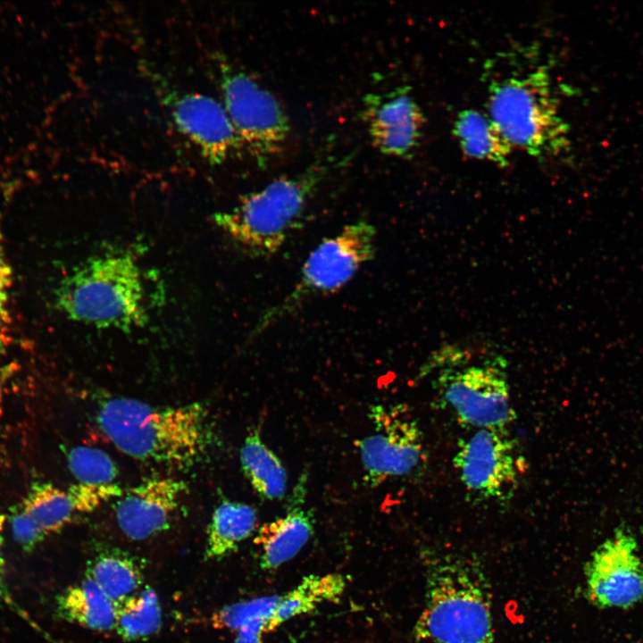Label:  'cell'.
<instances>
[{
	"mask_svg": "<svg viewBox=\"0 0 643 643\" xmlns=\"http://www.w3.org/2000/svg\"><path fill=\"white\" fill-rule=\"evenodd\" d=\"M96 422L117 449L145 462L186 467L207 445V411L200 403L160 407L112 397L101 403Z\"/></svg>",
	"mask_w": 643,
	"mask_h": 643,
	"instance_id": "1",
	"label": "cell"
},
{
	"mask_svg": "<svg viewBox=\"0 0 643 643\" xmlns=\"http://www.w3.org/2000/svg\"><path fill=\"white\" fill-rule=\"evenodd\" d=\"M423 609L414 625L422 643H496L490 588L477 560L436 553L425 562Z\"/></svg>",
	"mask_w": 643,
	"mask_h": 643,
	"instance_id": "2",
	"label": "cell"
},
{
	"mask_svg": "<svg viewBox=\"0 0 643 643\" xmlns=\"http://www.w3.org/2000/svg\"><path fill=\"white\" fill-rule=\"evenodd\" d=\"M54 301L68 319L101 329L129 331L148 320L143 274L128 253L89 258L59 282Z\"/></svg>",
	"mask_w": 643,
	"mask_h": 643,
	"instance_id": "3",
	"label": "cell"
},
{
	"mask_svg": "<svg viewBox=\"0 0 643 643\" xmlns=\"http://www.w3.org/2000/svg\"><path fill=\"white\" fill-rule=\"evenodd\" d=\"M487 100V114L512 146L543 159L568 146V128L546 66L512 70L491 79Z\"/></svg>",
	"mask_w": 643,
	"mask_h": 643,
	"instance_id": "4",
	"label": "cell"
},
{
	"mask_svg": "<svg viewBox=\"0 0 643 643\" xmlns=\"http://www.w3.org/2000/svg\"><path fill=\"white\" fill-rule=\"evenodd\" d=\"M325 170L312 166L294 176L278 178L244 196L232 209L213 221L238 246L255 256L275 254L300 220Z\"/></svg>",
	"mask_w": 643,
	"mask_h": 643,
	"instance_id": "5",
	"label": "cell"
},
{
	"mask_svg": "<svg viewBox=\"0 0 643 643\" xmlns=\"http://www.w3.org/2000/svg\"><path fill=\"white\" fill-rule=\"evenodd\" d=\"M376 230L365 221L346 225L338 233L321 242L306 258L293 289L262 314L251 336L299 308L307 299L338 291L352 280L376 249Z\"/></svg>",
	"mask_w": 643,
	"mask_h": 643,
	"instance_id": "6",
	"label": "cell"
},
{
	"mask_svg": "<svg viewBox=\"0 0 643 643\" xmlns=\"http://www.w3.org/2000/svg\"><path fill=\"white\" fill-rule=\"evenodd\" d=\"M217 80L223 106L240 144L259 165L277 155L289 134V121L269 90L227 62H217Z\"/></svg>",
	"mask_w": 643,
	"mask_h": 643,
	"instance_id": "7",
	"label": "cell"
},
{
	"mask_svg": "<svg viewBox=\"0 0 643 643\" xmlns=\"http://www.w3.org/2000/svg\"><path fill=\"white\" fill-rule=\"evenodd\" d=\"M369 416L373 433L358 440L364 481L375 487L390 478L413 472L423 457V442L417 423L399 407L373 405Z\"/></svg>",
	"mask_w": 643,
	"mask_h": 643,
	"instance_id": "8",
	"label": "cell"
},
{
	"mask_svg": "<svg viewBox=\"0 0 643 643\" xmlns=\"http://www.w3.org/2000/svg\"><path fill=\"white\" fill-rule=\"evenodd\" d=\"M438 383L445 401L466 425L504 429L514 418L506 376L493 364L447 369Z\"/></svg>",
	"mask_w": 643,
	"mask_h": 643,
	"instance_id": "9",
	"label": "cell"
},
{
	"mask_svg": "<svg viewBox=\"0 0 643 643\" xmlns=\"http://www.w3.org/2000/svg\"><path fill=\"white\" fill-rule=\"evenodd\" d=\"M588 599L601 608H624L643 597V559L633 536L623 530L602 543L585 569Z\"/></svg>",
	"mask_w": 643,
	"mask_h": 643,
	"instance_id": "10",
	"label": "cell"
},
{
	"mask_svg": "<svg viewBox=\"0 0 643 643\" xmlns=\"http://www.w3.org/2000/svg\"><path fill=\"white\" fill-rule=\"evenodd\" d=\"M454 465L465 489L483 499L513 492L519 464L512 440L502 429H483L460 443Z\"/></svg>",
	"mask_w": 643,
	"mask_h": 643,
	"instance_id": "11",
	"label": "cell"
},
{
	"mask_svg": "<svg viewBox=\"0 0 643 643\" xmlns=\"http://www.w3.org/2000/svg\"><path fill=\"white\" fill-rule=\"evenodd\" d=\"M164 100L177 129L210 164H221L241 145L223 104L213 97L171 93Z\"/></svg>",
	"mask_w": 643,
	"mask_h": 643,
	"instance_id": "12",
	"label": "cell"
},
{
	"mask_svg": "<svg viewBox=\"0 0 643 643\" xmlns=\"http://www.w3.org/2000/svg\"><path fill=\"white\" fill-rule=\"evenodd\" d=\"M364 113L372 142L380 153L408 157L419 146L425 118L407 88L370 95Z\"/></svg>",
	"mask_w": 643,
	"mask_h": 643,
	"instance_id": "13",
	"label": "cell"
},
{
	"mask_svg": "<svg viewBox=\"0 0 643 643\" xmlns=\"http://www.w3.org/2000/svg\"><path fill=\"white\" fill-rule=\"evenodd\" d=\"M185 491L183 481L158 477L122 492L115 505L120 530L132 540H144L161 532L168 526Z\"/></svg>",
	"mask_w": 643,
	"mask_h": 643,
	"instance_id": "14",
	"label": "cell"
},
{
	"mask_svg": "<svg viewBox=\"0 0 643 643\" xmlns=\"http://www.w3.org/2000/svg\"><path fill=\"white\" fill-rule=\"evenodd\" d=\"M306 481L304 473L288 499L287 513L263 524L257 531L255 545L263 570H275L293 559L313 534V514L305 508Z\"/></svg>",
	"mask_w": 643,
	"mask_h": 643,
	"instance_id": "15",
	"label": "cell"
},
{
	"mask_svg": "<svg viewBox=\"0 0 643 643\" xmlns=\"http://www.w3.org/2000/svg\"><path fill=\"white\" fill-rule=\"evenodd\" d=\"M346 587V579L340 573L305 577L293 589L280 596L267 623L266 634L292 618L313 612L321 604L339 600Z\"/></svg>",
	"mask_w": 643,
	"mask_h": 643,
	"instance_id": "16",
	"label": "cell"
},
{
	"mask_svg": "<svg viewBox=\"0 0 643 643\" xmlns=\"http://www.w3.org/2000/svg\"><path fill=\"white\" fill-rule=\"evenodd\" d=\"M453 133L467 156L500 167L509 164L513 146L487 113L474 109L462 110L455 120Z\"/></svg>",
	"mask_w": 643,
	"mask_h": 643,
	"instance_id": "17",
	"label": "cell"
},
{
	"mask_svg": "<svg viewBox=\"0 0 643 643\" xmlns=\"http://www.w3.org/2000/svg\"><path fill=\"white\" fill-rule=\"evenodd\" d=\"M257 520L254 506L222 500L213 512L207 527L205 557L221 559L236 551L255 531Z\"/></svg>",
	"mask_w": 643,
	"mask_h": 643,
	"instance_id": "18",
	"label": "cell"
},
{
	"mask_svg": "<svg viewBox=\"0 0 643 643\" xmlns=\"http://www.w3.org/2000/svg\"><path fill=\"white\" fill-rule=\"evenodd\" d=\"M57 613L70 622L102 631L115 627L117 605L93 580L86 578L59 595Z\"/></svg>",
	"mask_w": 643,
	"mask_h": 643,
	"instance_id": "19",
	"label": "cell"
},
{
	"mask_svg": "<svg viewBox=\"0 0 643 643\" xmlns=\"http://www.w3.org/2000/svg\"><path fill=\"white\" fill-rule=\"evenodd\" d=\"M239 459L245 477L261 497L271 501L284 497L287 471L278 455L263 442L258 429L247 434Z\"/></svg>",
	"mask_w": 643,
	"mask_h": 643,
	"instance_id": "20",
	"label": "cell"
},
{
	"mask_svg": "<svg viewBox=\"0 0 643 643\" xmlns=\"http://www.w3.org/2000/svg\"><path fill=\"white\" fill-rule=\"evenodd\" d=\"M86 576L117 605L134 595L143 580L136 559L114 549L100 551L88 564Z\"/></svg>",
	"mask_w": 643,
	"mask_h": 643,
	"instance_id": "21",
	"label": "cell"
},
{
	"mask_svg": "<svg viewBox=\"0 0 643 643\" xmlns=\"http://www.w3.org/2000/svg\"><path fill=\"white\" fill-rule=\"evenodd\" d=\"M46 538L66 526L75 513L67 491L47 483H35L21 505Z\"/></svg>",
	"mask_w": 643,
	"mask_h": 643,
	"instance_id": "22",
	"label": "cell"
},
{
	"mask_svg": "<svg viewBox=\"0 0 643 643\" xmlns=\"http://www.w3.org/2000/svg\"><path fill=\"white\" fill-rule=\"evenodd\" d=\"M162 612L157 594L146 588L117 605L115 627L126 640H135L155 634L161 628Z\"/></svg>",
	"mask_w": 643,
	"mask_h": 643,
	"instance_id": "23",
	"label": "cell"
},
{
	"mask_svg": "<svg viewBox=\"0 0 643 643\" xmlns=\"http://www.w3.org/2000/svg\"><path fill=\"white\" fill-rule=\"evenodd\" d=\"M68 466L78 480L87 485H110L119 471L112 457L104 450L88 446H77L68 454Z\"/></svg>",
	"mask_w": 643,
	"mask_h": 643,
	"instance_id": "24",
	"label": "cell"
},
{
	"mask_svg": "<svg viewBox=\"0 0 643 643\" xmlns=\"http://www.w3.org/2000/svg\"><path fill=\"white\" fill-rule=\"evenodd\" d=\"M280 597L277 595L265 596L224 606L213 615V625L216 629L238 631L256 621L269 622Z\"/></svg>",
	"mask_w": 643,
	"mask_h": 643,
	"instance_id": "25",
	"label": "cell"
},
{
	"mask_svg": "<svg viewBox=\"0 0 643 643\" xmlns=\"http://www.w3.org/2000/svg\"><path fill=\"white\" fill-rule=\"evenodd\" d=\"M12 284L13 271L6 255L0 221V354L5 352L10 343L9 304Z\"/></svg>",
	"mask_w": 643,
	"mask_h": 643,
	"instance_id": "26",
	"label": "cell"
},
{
	"mask_svg": "<svg viewBox=\"0 0 643 643\" xmlns=\"http://www.w3.org/2000/svg\"><path fill=\"white\" fill-rule=\"evenodd\" d=\"M75 512H91L104 502L118 498L122 489L115 484L87 485L77 483L67 490Z\"/></svg>",
	"mask_w": 643,
	"mask_h": 643,
	"instance_id": "27",
	"label": "cell"
},
{
	"mask_svg": "<svg viewBox=\"0 0 643 643\" xmlns=\"http://www.w3.org/2000/svg\"><path fill=\"white\" fill-rule=\"evenodd\" d=\"M10 526L14 541L23 550L30 551L34 549L46 539L30 517L21 509V505L12 510Z\"/></svg>",
	"mask_w": 643,
	"mask_h": 643,
	"instance_id": "28",
	"label": "cell"
},
{
	"mask_svg": "<svg viewBox=\"0 0 643 643\" xmlns=\"http://www.w3.org/2000/svg\"><path fill=\"white\" fill-rule=\"evenodd\" d=\"M4 521L5 517L0 511V605L8 606L11 610L20 614L23 619L29 622V618L27 617V614H25L13 599L5 581V561L3 553V531ZM29 623L33 625L30 622Z\"/></svg>",
	"mask_w": 643,
	"mask_h": 643,
	"instance_id": "29",
	"label": "cell"
},
{
	"mask_svg": "<svg viewBox=\"0 0 643 643\" xmlns=\"http://www.w3.org/2000/svg\"><path fill=\"white\" fill-rule=\"evenodd\" d=\"M268 621L261 620L239 629L233 643H263Z\"/></svg>",
	"mask_w": 643,
	"mask_h": 643,
	"instance_id": "30",
	"label": "cell"
}]
</instances>
